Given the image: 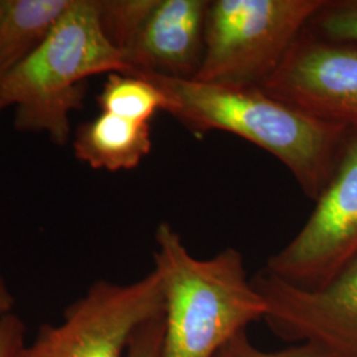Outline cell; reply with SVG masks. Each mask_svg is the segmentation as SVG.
<instances>
[{"label":"cell","instance_id":"3957f363","mask_svg":"<svg viewBox=\"0 0 357 357\" xmlns=\"http://www.w3.org/2000/svg\"><path fill=\"white\" fill-rule=\"evenodd\" d=\"M128 72L125 54L103 33L98 0H73L43 44L0 78V112L13 106L16 130L65 146L90 77Z\"/></svg>","mask_w":357,"mask_h":357},{"label":"cell","instance_id":"5bb4252c","mask_svg":"<svg viewBox=\"0 0 357 357\" xmlns=\"http://www.w3.org/2000/svg\"><path fill=\"white\" fill-rule=\"evenodd\" d=\"M308 26L319 38L357 45V0H326Z\"/></svg>","mask_w":357,"mask_h":357},{"label":"cell","instance_id":"9c48e42d","mask_svg":"<svg viewBox=\"0 0 357 357\" xmlns=\"http://www.w3.org/2000/svg\"><path fill=\"white\" fill-rule=\"evenodd\" d=\"M208 6V0H158L126 53L128 73L193 79L204 56Z\"/></svg>","mask_w":357,"mask_h":357},{"label":"cell","instance_id":"d6986e66","mask_svg":"<svg viewBox=\"0 0 357 357\" xmlns=\"http://www.w3.org/2000/svg\"><path fill=\"white\" fill-rule=\"evenodd\" d=\"M0 10H1V0H0Z\"/></svg>","mask_w":357,"mask_h":357},{"label":"cell","instance_id":"4fadbf2b","mask_svg":"<svg viewBox=\"0 0 357 357\" xmlns=\"http://www.w3.org/2000/svg\"><path fill=\"white\" fill-rule=\"evenodd\" d=\"M98 3L105 36L126 57L158 0H98Z\"/></svg>","mask_w":357,"mask_h":357},{"label":"cell","instance_id":"ac0fdd59","mask_svg":"<svg viewBox=\"0 0 357 357\" xmlns=\"http://www.w3.org/2000/svg\"><path fill=\"white\" fill-rule=\"evenodd\" d=\"M15 306V298L13 294L3 275L0 274V318L3 315H7L13 312Z\"/></svg>","mask_w":357,"mask_h":357},{"label":"cell","instance_id":"2e32d148","mask_svg":"<svg viewBox=\"0 0 357 357\" xmlns=\"http://www.w3.org/2000/svg\"><path fill=\"white\" fill-rule=\"evenodd\" d=\"M165 331V317L147 321L135 332L126 357H159Z\"/></svg>","mask_w":357,"mask_h":357},{"label":"cell","instance_id":"ba28073f","mask_svg":"<svg viewBox=\"0 0 357 357\" xmlns=\"http://www.w3.org/2000/svg\"><path fill=\"white\" fill-rule=\"evenodd\" d=\"M261 89L307 114L357 128V45L305 29Z\"/></svg>","mask_w":357,"mask_h":357},{"label":"cell","instance_id":"7c38bea8","mask_svg":"<svg viewBox=\"0 0 357 357\" xmlns=\"http://www.w3.org/2000/svg\"><path fill=\"white\" fill-rule=\"evenodd\" d=\"M98 105L102 113L150 123L158 112H165L166 98L156 85L143 77L110 73L98 96Z\"/></svg>","mask_w":357,"mask_h":357},{"label":"cell","instance_id":"30bf717a","mask_svg":"<svg viewBox=\"0 0 357 357\" xmlns=\"http://www.w3.org/2000/svg\"><path fill=\"white\" fill-rule=\"evenodd\" d=\"M72 147L77 159L93 169L128 171L151 153V125L101 113L76 128Z\"/></svg>","mask_w":357,"mask_h":357},{"label":"cell","instance_id":"9a60e30c","mask_svg":"<svg viewBox=\"0 0 357 357\" xmlns=\"http://www.w3.org/2000/svg\"><path fill=\"white\" fill-rule=\"evenodd\" d=\"M215 357H330L318 347L294 344L280 351H264L252 343L248 331L238 333L224 345Z\"/></svg>","mask_w":357,"mask_h":357},{"label":"cell","instance_id":"5b68a950","mask_svg":"<svg viewBox=\"0 0 357 357\" xmlns=\"http://www.w3.org/2000/svg\"><path fill=\"white\" fill-rule=\"evenodd\" d=\"M165 317V294L153 268L138 281H96L65 308L60 323L40 326L22 357H126L147 321Z\"/></svg>","mask_w":357,"mask_h":357},{"label":"cell","instance_id":"7a4b0ae2","mask_svg":"<svg viewBox=\"0 0 357 357\" xmlns=\"http://www.w3.org/2000/svg\"><path fill=\"white\" fill-rule=\"evenodd\" d=\"M153 268L165 294L159 357H215L248 327L264 320L266 302L234 248L200 259L168 222L155 230Z\"/></svg>","mask_w":357,"mask_h":357},{"label":"cell","instance_id":"6da1fadb","mask_svg":"<svg viewBox=\"0 0 357 357\" xmlns=\"http://www.w3.org/2000/svg\"><path fill=\"white\" fill-rule=\"evenodd\" d=\"M151 81L166 98L165 112L203 138L225 131L278 159L310 200L317 202L337 166L351 128L307 114L261 88L131 72Z\"/></svg>","mask_w":357,"mask_h":357},{"label":"cell","instance_id":"e0dca14e","mask_svg":"<svg viewBox=\"0 0 357 357\" xmlns=\"http://www.w3.org/2000/svg\"><path fill=\"white\" fill-rule=\"evenodd\" d=\"M24 320L10 312L0 318V357H22L26 345Z\"/></svg>","mask_w":357,"mask_h":357},{"label":"cell","instance_id":"277c9868","mask_svg":"<svg viewBox=\"0 0 357 357\" xmlns=\"http://www.w3.org/2000/svg\"><path fill=\"white\" fill-rule=\"evenodd\" d=\"M326 0H215L205 19L203 63L193 79L262 88Z\"/></svg>","mask_w":357,"mask_h":357},{"label":"cell","instance_id":"52a82bcc","mask_svg":"<svg viewBox=\"0 0 357 357\" xmlns=\"http://www.w3.org/2000/svg\"><path fill=\"white\" fill-rule=\"evenodd\" d=\"M252 281L266 302L264 320L277 337L318 347L330 357H357V257L315 290L291 286L264 268Z\"/></svg>","mask_w":357,"mask_h":357},{"label":"cell","instance_id":"ffe728a7","mask_svg":"<svg viewBox=\"0 0 357 357\" xmlns=\"http://www.w3.org/2000/svg\"><path fill=\"white\" fill-rule=\"evenodd\" d=\"M0 78H1V75H0Z\"/></svg>","mask_w":357,"mask_h":357},{"label":"cell","instance_id":"8992f818","mask_svg":"<svg viewBox=\"0 0 357 357\" xmlns=\"http://www.w3.org/2000/svg\"><path fill=\"white\" fill-rule=\"evenodd\" d=\"M315 203L302 229L264 268L305 290L323 287L357 257V128H351L333 175Z\"/></svg>","mask_w":357,"mask_h":357},{"label":"cell","instance_id":"8fae6325","mask_svg":"<svg viewBox=\"0 0 357 357\" xmlns=\"http://www.w3.org/2000/svg\"><path fill=\"white\" fill-rule=\"evenodd\" d=\"M73 0H1L0 75L22 63L48 38Z\"/></svg>","mask_w":357,"mask_h":357}]
</instances>
